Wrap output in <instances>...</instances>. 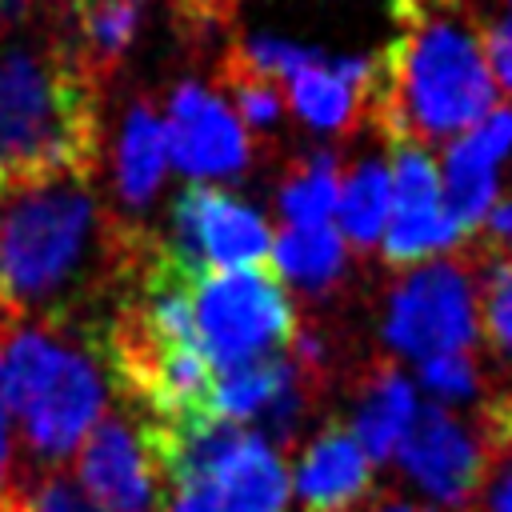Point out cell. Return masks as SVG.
Instances as JSON below:
<instances>
[{
  "mask_svg": "<svg viewBox=\"0 0 512 512\" xmlns=\"http://www.w3.org/2000/svg\"><path fill=\"white\" fill-rule=\"evenodd\" d=\"M0 408L20 420L32 456L56 464L100 424L104 376L92 356L28 328L0 356Z\"/></svg>",
  "mask_w": 512,
  "mask_h": 512,
  "instance_id": "4",
  "label": "cell"
},
{
  "mask_svg": "<svg viewBox=\"0 0 512 512\" xmlns=\"http://www.w3.org/2000/svg\"><path fill=\"white\" fill-rule=\"evenodd\" d=\"M504 356H508V360H512V348H508V352H504Z\"/></svg>",
  "mask_w": 512,
  "mask_h": 512,
  "instance_id": "28",
  "label": "cell"
},
{
  "mask_svg": "<svg viewBox=\"0 0 512 512\" xmlns=\"http://www.w3.org/2000/svg\"><path fill=\"white\" fill-rule=\"evenodd\" d=\"M164 136H168V156L192 180L236 176L252 160L248 128L240 124V116L216 92L192 80L172 92Z\"/></svg>",
  "mask_w": 512,
  "mask_h": 512,
  "instance_id": "9",
  "label": "cell"
},
{
  "mask_svg": "<svg viewBox=\"0 0 512 512\" xmlns=\"http://www.w3.org/2000/svg\"><path fill=\"white\" fill-rule=\"evenodd\" d=\"M192 320L200 352L216 372L280 356L300 336L296 308L272 268H232L192 276Z\"/></svg>",
  "mask_w": 512,
  "mask_h": 512,
  "instance_id": "5",
  "label": "cell"
},
{
  "mask_svg": "<svg viewBox=\"0 0 512 512\" xmlns=\"http://www.w3.org/2000/svg\"><path fill=\"white\" fill-rule=\"evenodd\" d=\"M420 388L432 396V404H464L472 396H480L484 388V372L480 360L472 352H448V356H432L416 368Z\"/></svg>",
  "mask_w": 512,
  "mask_h": 512,
  "instance_id": "20",
  "label": "cell"
},
{
  "mask_svg": "<svg viewBox=\"0 0 512 512\" xmlns=\"http://www.w3.org/2000/svg\"><path fill=\"white\" fill-rule=\"evenodd\" d=\"M420 404H416V384L388 360H376L364 368L356 384V404H352V432L368 460H388L396 456L404 432L412 428Z\"/></svg>",
  "mask_w": 512,
  "mask_h": 512,
  "instance_id": "12",
  "label": "cell"
},
{
  "mask_svg": "<svg viewBox=\"0 0 512 512\" xmlns=\"http://www.w3.org/2000/svg\"><path fill=\"white\" fill-rule=\"evenodd\" d=\"M168 168V136H164V120L156 116V108L148 100L132 104L124 124H120V140H116V192L124 204L144 208Z\"/></svg>",
  "mask_w": 512,
  "mask_h": 512,
  "instance_id": "14",
  "label": "cell"
},
{
  "mask_svg": "<svg viewBox=\"0 0 512 512\" xmlns=\"http://www.w3.org/2000/svg\"><path fill=\"white\" fill-rule=\"evenodd\" d=\"M96 140V84L68 48L0 52V188L80 180Z\"/></svg>",
  "mask_w": 512,
  "mask_h": 512,
  "instance_id": "2",
  "label": "cell"
},
{
  "mask_svg": "<svg viewBox=\"0 0 512 512\" xmlns=\"http://www.w3.org/2000/svg\"><path fill=\"white\" fill-rule=\"evenodd\" d=\"M372 492V460L340 420L316 428L296 460L300 512H348Z\"/></svg>",
  "mask_w": 512,
  "mask_h": 512,
  "instance_id": "11",
  "label": "cell"
},
{
  "mask_svg": "<svg viewBox=\"0 0 512 512\" xmlns=\"http://www.w3.org/2000/svg\"><path fill=\"white\" fill-rule=\"evenodd\" d=\"M32 488H24L16 480L12 468V436H8V412L0 408V512H24L28 508Z\"/></svg>",
  "mask_w": 512,
  "mask_h": 512,
  "instance_id": "24",
  "label": "cell"
},
{
  "mask_svg": "<svg viewBox=\"0 0 512 512\" xmlns=\"http://www.w3.org/2000/svg\"><path fill=\"white\" fill-rule=\"evenodd\" d=\"M396 460L404 476L428 492L444 512H472L480 484H484V444L480 432L468 428L452 408L444 404H424L404 432Z\"/></svg>",
  "mask_w": 512,
  "mask_h": 512,
  "instance_id": "8",
  "label": "cell"
},
{
  "mask_svg": "<svg viewBox=\"0 0 512 512\" xmlns=\"http://www.w3.org/2000/svg\"><path fill=\"white\" fill-rule=\"evenodd\" d=\"M96 236V200L76 176L0 188V308L64 296L92 260Z\"/></svg>",
  "mask_w": 512,
  "mask_h": 512,
  "instance_id": "3",
  "label": "cell"
},
{
  "mask_svg": "<svg viewBox=\"0 0 512 512\" xmlns=\"http://www.w3.org/2000/svg\"><path fill=\"white\" fill-rule=\"evenodd\" d=\"M216 512H284L288 504V468L276 444L260 432H244L232 456L212 476Z\"/></svg>",
  "mask_w": 512,
  "mask_h": 512,
  "instance_id": "13",
  "label": "cell"
},
{
  "mask_svg": "<svg viewBox=\"0 0 512 512\" xmlns=\"http://www.w3.org/2000/svg\"><path fill=\"white\" fill-rule=\"evenodd\" d=\"M392 4L400 16V40L384 52L368 116L392 144L456 140L500 100L484 56V32L464 0Z\"/></svg>",
  "mask_w": 512,
  "mask_h": 512,
  "instance_id": "1",
  "label": "cell"
},
{
  "mask_svg": "<svg viewBox=\"0 0 512 512\" xmlns=\"http://www.w3.org/2000/svg\"><path fill=\"white\" fill-rule=\"evenodd\" d=\"M136 36V4L132 0H72V56L88 72H104L124 56Z\"/></svg>",
  "mask_w": 512,
  "mask_h": 512,
  "instance_id": "18",
  "label": "cell"
},
{
  "mask_svg": "<svg viewBox=\"0 0 512 512\" xmlns=\"http://www.w3.org/2000/svg\"><path fill=\"white\" fill-rule=\"evenodd\" d=\"M368 512H420V508H412L408 500H396V496H384L376 508H368Z\"/></svg>",
  "mask_w": 512,
  "mask_h": 512,
  "instance_id": "26",
  "label": "cell"
},
{
  "mask_svg": "<svg viewBox=\"0 0 512 512\" xmlns=\"http://www.w3.org/2000/svg\"><path fill=\"white\" fill-rule=\"evenodd\" d=\"M336 200H340V164L332 152H312L296 160L284 172L280 192H276V204L288 228L328 224L336 216Z\"/></svg>",
  "mask_w": 512,
  "mask_h": 512,
  "instance_id": "19",
  "label": "cell"
},
{
  "mask_svg": "<svg viewBox=\"0 0 512 512\" xmlns=\"http://www.w3.org/2000/svg\"><path fill=\"white\" fill-rule=\"evenodd\" d=\"M384 344L404 360L472 352L480 340V284L464 256H436L404 268L384 300Z\"/></svg>",
  "mask_w": 512,
  "mask_h": 512,
  "instance_id": "6",
  "label": "cell"
},
{
  "mask_svg": "<svg viewBox=\"0 0 512 512\" xmlns=\"http://www.w3.org/2000/svg\"><path fill=\"white\" fill-rule=\"evenodd\" d=\"M80 492L100 512H160L156 460L124 416H104L80 448Z\"/></svg>",
  "mask_w": 512,
  "mask_h": 512,
  "instance_id": "10",
  "label": "cell"
},
{
  "mask_svg": "<svg viewBox=\"0 0 512 512\" xmlns=\"http://www.w3.org/2000/svg\"><path fill=\"white\" fill-rule=\"evenodd\" d=\"M16 12H20V0H0V28L8 20H16Z\"/></svg>",
  "mask_w": 512,
  "mask_h": 512,
  "instance_id": "27",
  "label": "cell"
},
{
  "mask_svg": "<svg viewBox=\"0 0 512 512\" xmlns=\"http://www.w3.org/2000/svg\"><path fill=\"white\" fill-rule=\"evenodd\" d=\"M348 268V244L340 228L312 224V228H284L272 240V272L304 292H328Z\"/></svg>",
  "mask_w": 512,
  "mask_h": 512,
  "instance_id": "16",
  "label": "cell"
},
{
  "mask_svg": "<svg viewBox=\"0 0 512 512\" xmlns=\"http://www.w3.org/2000/svg\"><path fill=\"white\" fill-rule=\"evenodd\" d=\"M24 512H100V508H96L72 480H64V476H48V480H40V484L32 488Z\"/></svg>",
  "mask_w": 512,
  "mask_h": 512,
  "instance_id": "22",
  "label": "cell"
},
{
  "mask_svg": "<svg viewBox=\"0 0 512 512\" xmlns=\"http://www.w3.org/2000/svg\"><path fill=\"white\" fill-rule=\"evenodd\" d=\"M504 4H508V8H512V0H504Z\"/></svg>",
  "mask_w": 512,
  "mask_h": 512,
  "instance_id": "29",
  "label": "cell"
},
{
  "mask_svg": "<svg viewBox=\"0 0 512 512\" xmlns=\"http://www.w3.org/2000/svg\"><path fill=\"white\" fill-rule=\"evenodd\" d=\"M480 232H484V256H492V260L512 256V196L492 204V212L480 224Z\"/></svg>",
  "mask_w": 512,
  "mask_h": 512,
  "instance_id": "25",
  "label": "cell"
},
{
  "mask_svg": "<svg viewBox=\"0 0 512 512\" xmlns=\"http://www.w3.org/2000/svg\"><path fill=\"white\" fill-rule=\"evenodd\" d=\"M220 76H224V84H228V92H232V100H236V116H240V124H244V128L264 132V128H272V124L280 120L284 100H280L276 80H264V76L248 72V68L232 64L228 56H224Z\"/></svg>",
  "mask_w": 512,
  "mask_h": 512,
  "instance_id": "21",
  "label": "cell"
},
{
  "mask_svg": "<svg viewBox=\"0 0 512 512\" xmlns=\"http://www.w3.org/2000/svg\"><path fill=\"white\" fill-rule=\"evenodd\" d=\"M172 256L192 272L264 268L272 260L268 220L220 188L192 184L172 204Z\"/></svg>",
  "mask_w": 512,
  "mask_h": 512,
  "instance_id": "7",
  "label": "cell"
},
{
  "mask_svg": "<svg viewBox=\"0 0 512 512\" xmlns=\"http://www.w3.org/2000/svg\"><path fill=\"white\" fill-rule=\"evenodd\" d=\"M296 372H300V364L292 356H264V360H252L240 368H224L212 380L208 412L220 420H232V424L260 420L284 396V388L296 380Z\"/></svg>",
  "mask_w": 512,
  "mask_h": 512,
  "instance_id": "17",
  "label": "cell"
},
{
  "mask_svg": "<svg viewBox=\"0 0 512 512\" xmlns=\"http://www.w3.org/2000/svg\"><path fill=\"white\" fill-rule=\"evenodd\" d=\"M388 216H392V172L380 156H364L352 164L348 176H340L336 228L348 248L372 252V248H380Z\"/></svg>",
  "mask_w": 512,
  "mask_h": 512,
  "instance_id": "15",
  "label": "cell"
},
{
  "mask_svg": "<svg viewBox=\"0 0 512 512\" xmlns=\"http://www.w3.org/2000/svg\"><path fill=\"white\" fill-rule=\"evenodd\" d=\"M484 56H488L496 88H504L512 96V12L484 28Z\"/></svg>",
  "mask_w": 512,
  "mask_h": 512,
  "instance_id": "23",
  "label": "cell"
}]
</instances>
